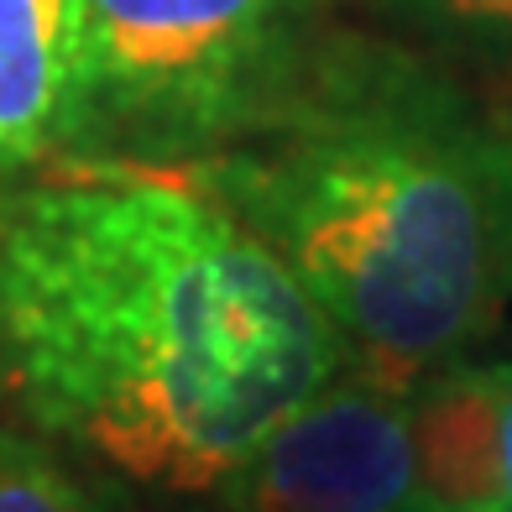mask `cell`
<instances>
[{"instance_id":"52a82bcc","label":"cell","mask_w":512,"mask_h":512,"mask_svg":"<svg viewBox=\"0 0 512 512\" xmlns=\"http://www.w3.org/2000/svg\"><path fill=\"white\" fill-rule=\"evenodd\" d=\"M0 512H115L95 486L79 481L68 465L0 418Z\"/></svg>"},{"instance_id":"277c9868","label":"cell","mask_w":512,"mask_h":512,"mask_svg":"<svg viewBox=\"0 0 512 512\" xmlns=\"http://www.w3.org/2000/svg\"><path fill=\"white\" fill-rule=\"evenodd\" d=\"M225 512H429L408 392L335 371L220 476Z\"/></svg>"},{"instance_id":"5b68a950","label":"cell","mask_w":512,"mask_h":512,"mask_svg":"<svg viewBox=\"0 0 512 512\" xmlns=\"http://www.w3.org/2000/svg\"><path fill=\"white\" fill-rule=\"evenodd\" d=\"M408 403L429 512H512V356H460Z\"/></svg>"},{"instance_id":"8992f818","label":"cell","mask_w":512,"mask_h":512,"mask_svg":"<svg viewBox=\"0 0 512 512\" xmlns=\"http://www.w3.org/2000/svg\"><path fill=\"white\" fill-rule=\"evenodd\" d=\"M79 0H0V183L74 142Z\"/></svg>"},{"instance_id":"6da1fadb","label":"cell","mask_w":512,"mask_h":512,"mask_svg":"<svg viewBox=\"0 0 512 512\" xmlns=\"http://www.w3.org/2000/svg\"><path fill=\"white\" fill-rule=\"evenodd\" d=\"M340 366L283 256L204 183L89 162L0 199V382L115 476L215 492Z\"/></svg>"},{"instance_id":"ba28073f","label":"cell","mask_w":512,"mask_h":512,"mask_svg":"<svg viewBox=\"0 0 512 512\" xmlns=\"http://www.w3.org/2000/svg\"><path fill=\"white\" fill-rule=\"evenodd\" d=\"M382 6L434 37L512 53V0H382Z\"/></svg>"},{"instance_id":"7a4b0ae2","label":"cell","mask_w":512,"mask_h":512,"mask_svg":"<svg viewBox=\"0 0 512 512\" xmlns=\"http://www.w3.org/2000/svg\"><path fill=\"white\" fill-rule=\"evenodd\" d=\"M204 173L340 340V371L413 392L512 298V136L382 53L288 79Z\"/></svg>"},{"instance_id":"3957f363","label":"cell","mask_w":512,"mask_h":512,"mask_svg":"<svg viewBox=\"0 0 512 512\" xmlns=\"http://www.w3.org/2000/svg\"><path fill=\"white\" fill-rule=\"evenodd\" d=\"M309 0H79L74 147L121 162L236 142L298 74Z\"/></svg>"}]
</instances>
